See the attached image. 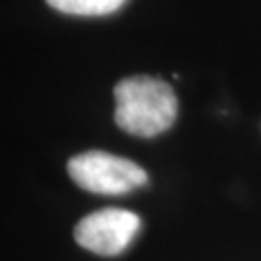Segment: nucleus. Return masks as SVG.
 Returning <instances> with one entry per match:
<instances>
[{
    "mask_svg": "<svg viewBox=\"0 0 261 261\" xmlns=\"http://www.w3.org/2000/svg\"><path fill=\"white\" fill-rule=\"evenodd\" d=\"M140 217L126 209L107 207L84 217L75 224L74 238L82 248L97 255L112 257L122 253L140 230Z\"/></svg>",
    "mask_w": 261,
    "mask_h": 261,
    "instance_id": "nucleus-3",
    "label": "nucleus"
},
{
    "mask_svg": "<svg viewBox=\"0 0 261 261\" xmlns=\"http://www.w3.org/2000/svg\"><path fill=\"white\" fill-rule=\"evenodd\" d=\"M114 120L132 136L155 138L167 132L178 114V99L172 87L151 75L124 77L114 87Z\"/></svg>",
    "mask_w": 261,
    "mask_h": 261,
    "instance_id": "nucleus-1",
    "label": "nucleus"
},
{
    "mask_svg": "<svg viewBox=\"0 0 261 261\" xmlns=\"http://www.w3.org/2000/svg\"><path fill=\"white\" fill-rule=\"evenodd\" d=\"M68 174L91 194L120 196L147 184V172L134 161L107 151H85L68 161Z\"/></svg>",
    "mask_w": 261,
    "mask_h": 261,
    "instance_id": "nucleus-2",
    "label": "nucleus"
},
{
    "mask_svg": "<svg viewBox=\"0 0 261 261\" xmlns=\"http://www.w3.org/2000/svg\"><path fill=\"white\" fill-rule=\"evenodd\" d=\"M126 0H47L50 8L72 16H107L120 8Z\"/></svg>",
    "mask_w": 261,
    "mask_h": 261,
    "instance_id": "nucleus-4",
    "label": "nucleus"
}]
</instances>
